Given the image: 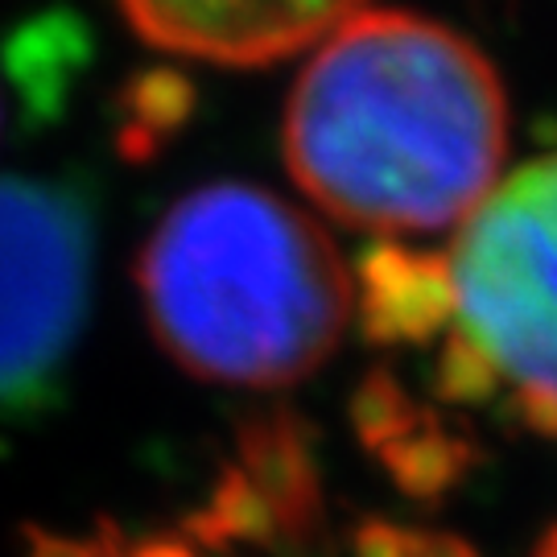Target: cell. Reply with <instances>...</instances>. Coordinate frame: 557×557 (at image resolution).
<instances>
[{
    "label": "cell",
    "mask_w": 557,
    "mask_h": 557,
    "mask_svg": "<svg viewBox=\"0 0 557 557\" xmlns=\"http://www.w3.org/2000/svg\"><path fill=\"white\" fill-rule=\"evenodd\" d=\"M508 100L475 41L418 13H356L306 62L285 165L326 215L405 236L467 220L496 190Z\"/></svg>",
    "instance_id": "cell-1"
},
{
    "label": "cell",
    "mask_w": 557,
    "mask_h": 557,
    "mask_svg": "<svg viewBox=\"0 0 557 557\" xmlns=\"http://www.w3.org/2000/svg\"><path fill=\"white\" fill-rule=\"evenodd\" d=\"M149 331L207 384L285 388L319 372L356 314L335 239L294 202L244 182L178 199L137 252Z\"/></svg>",
    "instance_id": "cell-2"
},
{
    "label": "cell",
    "mask_w": 557,
    "mask_h": 557,
    "mask_svg": "<svg viewBox=\"0 0 557 557\" xmlns=\"http://www.w3.org/2000/svg\"><path fill=\"white\" fill-rule=\"evenodd\" d=\"M96 195L83 178H0V413H46L91 301Z\"/></svg>",
    "instance_id": "cell-3"
},
{
    "label": "cell",
    "mask_w": 557,
    "mask_h": 557,
    "mask_svg": "<svg viewBox=\"0 0 557 557\" xmlns=\"http://www.w3.org/2000/svg\"><path fill=\"white\" fill-rule=\"evenodd\" d=\"M446 260L458 335L512 393L557 397V153L499 182Z\"/></svg>",
    "instance_id": "cell-4"
},
{
    "label": "cell",
    "mask_w": 557,
    "mask_h": 557,
    "mask_svg": "<svg viewBox=\"0 0 557 557\" xmlns=\"http://www.w3.org/2000/svg\"><path fill=\"white\" fill-rule=\"evenodd\" d=\"M158 50L215 66H269L326 41L363 0H116Z\"/></svg>",
    "instance_id": "cell-5"
},
{
    "label": "cell",
    "mask_w": 557,
    "mask_h": 557,
    "mask_svg": "<svg viewBox=\"0 0 557 557\" xmlns=\"http://www.w3.org/2000/svg\"><path fill=\"white\" fill-rule=\"evenodd\" d=\"M356 319L372 347H421L455 319L450 260L372 244L356 260Z\"/></svg>",
    "instance_id": "cell-6"
},
{
    "label": "cell",
    "mask_w": 557,
    "mask_h": 557,
    "mask_svg": "<svg viewBox=\"0 0 557 557\" xmlns=\"http://www.w3.org/2000/svg\"><path fill=\"white\" fill-rule=\"evenodd\" d=\"M239 471L252 479L285 545H314L322 533V475L314 430L294 409H269L239 421Z\"/></svg>",
    "instance_id": "cell-7"
},
{
    "label": "cell",
    "mask_w": 557,
    "mask_h": 557,
    "mask_svg": "<svg viewBox=\"0 0 557 557\" xmlns=\"http://www.w3.org/2000/svg\"><path fill=\"white\" fill-rule=\"evenodd\" d=\"M380 467L388 471V479L397 483L405 496L434 504L450 487H458V479L471 471L475 462V442L455 434L450 425H442L438 413L418 409V418L400 430L397 438H388L380 450Z\"/></svg>",
    "instance_id": "cell-8"
},
{
    "label": "cell",
    "mask_w": 557,
    "mask_h": 557,
    "mask_svg": "<svg viewBox=\"0 0 557 557\" xmlns=\"http://www.w3.org/2000/svg\"><path fill=\"white\" fill-rule=\"evenodd\" d=\"M186 533L195 545H227V541H244V545H281L277 520L269 512V504L252 487V479L239 467H223L207 508L186 520Z\"/></svg>",
    "instance_id": "cell-9"
},
{
    "label": "cell",
    "mask_w": 557,
    "mask_h": 557,
    "mask_svg": "<svg viewBox=\"0 0 557 557\" xmlns=\"http://www.w3.org/2000/svg\"><path fill=\"white\" fill-rule=\"evenodd\" d=\"M413 418H418V400L388 372H368L351 397V425L368 450H380L388 438H397Z\"/></svg>",
    "instance_id": "cell-10"
},
{
    "label": "cell",
    "mask_w": 557,
    "mask_h": 557,
    "mask_svg": "<svg viewBox=\"0 0 557 557\" xmlns=\"http://www.w3.org/2000/svg\"><path fill=\"white\" fill-rule=\"evenodd\" d=\"M496 388H499L496 368L455 331V335L446 338L438 368H434V393L442 400H450V405H479V400L492 397Z\"/></svg>",
    "instance_id": "cell-11"
},
{
    "label": "cell",
    "mask_w": 557,
    "mask_h": 557,
    "mask_svg": "<svg viewBox=\"0 0 557 557\" xmlns=\"http://www.w3.org/2000/svg\"><path fill=\"white\" fill-rule=\"evenodd\" d=\"M25 557H120V533L112 524H100V537H62V533H46L38 524H25Z\"/></svg>",
    "instance_id": "cell-12"
},
{
    "label": "cell",
    "mask_w": 557,
    "mask_h": 557,
    "mask_svg": "<svg viewBox=\"0 0 557 557\" xmlns=\"http://www.w3.org/2000/svg\"><path fill=\"white\" fill-rule=\"evenodd\" d=\"M418 533L421 529H409L397 520H363L351 537V549L356 557H413Z\"/></svg>",
    "instance_id": "cell-13"
},
{
    "label": "cell",
    "mask_w": 557,
    "mask_h": 557,
    "mask_svg": "<svg viewBox=\"0 0 557 557\" xmlns=\"http://www.w3.org/2000/svg\"><path fill=\"white\" fill-rule=\"evenodd\" d=\"M413 557H479V554H475V545H467V541L455 537V533H430V529H421Z\"/></svg>",
    "instance_id": "cell-14"
},
{
    "label": "cell",
    "mask_w": 557,
    "mask_h": 557,
    "mask_svg": "<svg viewBox=\"0 0 557 557\" xmlns=\"http://www.w3.org/2000/svg\"><path fill=\"white\" fill-rule=\"evenodd\" d=\"M120 557H199L195 554V541L190 537H149L140 541V545H124V554Z\"/></svg>",
    "instance_id": "cell-15"
},
{
    "label": "cell",
    "mask_w": 557,
    "mask_h": 557,
    "mask_svg": "<svg viewBox=\"0 0 557 557\" xmlns=\"http://www.w3.org/2000/svg\"><path fill=\"white\" fill-rule=\"evenodd\" d=\"M533 557H557V524H554V529H545V537L537 541Z\"/></svg>",
    "instance_id": "cell-16"
}]
</instances>
